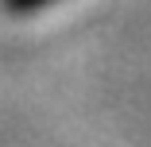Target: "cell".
Segmentation results:
<instances>
[{
  "label": "cell",
  "instance_id": "obj_1",
  "mask_svg": "<svg viewBox=\"0 0 151 147\" xmlns=\"http://www.w3.org/2000/svg\"><path fill=\"white\" fill-rule=\"evenodd\" d=\"M0 4H4V12H12V16H31V12L54 4V0H0Z\"/></svg>",
  "mask_w": 151,
  "mask_h": 147
}]
</instances>
